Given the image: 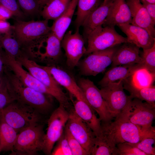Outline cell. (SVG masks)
<instances>
[{
  "label": "cell",
  "mask_w": 155,
  "mask_h": 155,
  "mask_svg": "<svg viewBox=\"0 0 155 155\" xmlns=\"http://www.w3.org/2000/svg\"><path fill=\"white\" fill-rule=\"evenodd\" d=\"M4 71L8 91L15 101L32 107L40 114L50 111L53 106L52 96L25 86L7 67Z\"/></svg>",
  "instance_id": "cell-1"
},
{
  "label": "cell",
  "mask_w": 155,
  "mask_h": 155,
  "mask_svg": "<svg viewBox=\"0 0 155 155\" xmlns=\"http://www.w3.org/2000/svg\"><path fill=\"white\" fill-rule=\"evenodd\" d=\"M114 120L101 122L100 131L116 145L127 142L135 143L147 137L155 136V131L143 129L121 116Z\"/></svg>",
  "instance_id": "cell-2"
},
{
  "label": "cell",
  "mask_w": 155,
  "mask_h": 155,
  "mask_svg": "<svg viewBox=\"0 0 155 155\" xmlns=\"http://www.w3.org/2000/svg\"><path fill=\"white\" fill-rule=\"evenodd\" d=\"M48 21L46 19L28 21L16 20L13 25V34L24 51H29L35 45L45 41L51 32Z\"/></svg>",
  "instance_id": "cell-3"
},
{
  "label": "cell",
  "mask_w": 155,
  "mask_h": 155,
  "mask_svg": "<svg viewBox=\"0 0 155 155\" xmlns=\"http://www.w3.org/2000/svg\"><path fill=\"white\" fill-rule=\"evenodd\" d=\"M3 120L17 132L39 123L40 114L32 107L16 101L10 103L0 112Z\"/></svg>",
  "instance_id": "cell-4"
},
{
  "label": "cell",
  "mask_w": 155,
  "mask_h": 155,
  "mask_svg": "<svg viewBox=\"0 0 155 155\" xmlns=\"http://www.w3.org/2000/svg\"><path fill=\"white\" fill-rule=\"evenodd\" d=\"M45 133L39 123L21 131L18 133L11 155H35L42 151Z\"/></svg>",
  "instance_id": "cell-5"
},
{
  "label": "cell",
  "mask_w": 155,
  "mask_h": 155,
  "mask_svg": "<svg viewBox=\"0 0 155 155\" xmlns=\"http://www.w3.org/2000/svg\"><path fill=\"white\" fill-rule=\"evenodd\" d=\"M88 46L85 55L94 52L104 50L128 42L126 37L118 33L115 27L100 26L93 30L88 36Z\"/></svg>",
  "instance_id": "cell-6"
},
{
  "label": "cell",
  "mask_w": 155,
  "mask_h": 155,
  "mask_svg": "<svg viewBox=\"0 0 155 155\" xmlns=\"http://www.w3.org/2000/svg\"><path fill=\"white\" fill-rule=\"evenodd\" d=\"M16 59L31 74L58 96L60 100L59 104L63 105L65 108L69 106V98L63 92L61 86L42 66L30 59L24 53Z\"/></svg>",
  "instance_id": "cell-7"
},
{
  "label": "cell",
  "mask_w": 155,
  "mask_h": 155,
  "mask_svg": "<svg viewBox=\"0 0 155 155\" xmlns=\"http://www.w3.org/2000/svg\"><path fill=\"white\" fill-rule=\"evenodd\" d=\"M124 90L123 80L110 84L100 90L108 110L114 119L125 111L132 99Z\"/></svg>",
  "instance_id": "cell-8"
},
{
  "label": "cell",
  "mask_w": 155,
  "mask_h": 155,
  "mask_svg": "<svg viewBox=\"0 0 155 155\" xmlns=\"http://www.w3.org/2000/svg\"><path fill=\"white\" fill-rule=\"evenodd\" d=\"M69 117V112L61 104L52 113L48 121L42 150L45 154L51 155L54 145L64 132Z\"/></svg>",
  "instance_id": "cell-9"
},
{
  "label": "cell",
  "mask_w": 155,
  "mask_h": 155,
  "mask_svg": "<svg viewBox=\"0 0 155 155\" xmlns=\"http://www.w3.org/2000/svg\"><path fill=\"white\" fill-rule=\"evenodd\" d=\"M143 129L155 131L152 124L155 118V106L134 98L128 108L120 116Z\"/></svg>",
  "instance_id": "cell-10"
},
{
  "label": "cell",
  "mask_w": 155,
  "mask_h": 155,
  "mask_svg": "<svg viewBox=\"0 0 155 155\" xmlns=\"http://www.w3.org/2000/svg\"><path fill=\"white\" fill-rule=\"evenodd\" d=\"M117 46L88 54L77 65L80 74L85 76H96L104 71L111 64Z\"/></svg>",
  "instance_id": "cell-11"
},
{
  "label": "cell",
  "mask_w": 155,
  "mask_h": 155,
  "mask_svg": "<svg viewBox=\"0 0 155 155\" xmlns=\"http://www.w3.org/2000/svg\"><path fill=\"white\" fill-rule=\"evenodd\" d=\"M77 83L88 103L98 115L101 122H107L114 119L108 110L100 90L93 82L88 79L81 78Z\"/></svg>",
  "instance_id": "cell-12"
},
{
  "label": "cell",
  "mask_w": 155,
  "mask_h": 155,
  "mask_svg": "<svg viewBox=\"0 0 155 155\" xmlns=\"http://www.w3.org/2000/svg\"><path fill=\"white\" fill-rule=\"evenodd\" d=\"M61 45L65 52L67 66L71 69H73L77 66L86 51L85 40L80 33L79 28L76 29L74 33L71 30L65 33L61 41Z\"/></svg>",
  "instance_id": "cell-13"
},
{
  "label": "cell",
  "mask_w": 155,
  "mask_h": 155,
  "mask_svg": "<svg viewBox=\"0 0 155 155\" xmlns=\"http://www.w3.org/2000/svg\"><path fill=\"white\" fill-rule=\"evenodd\" d=\"M5 65L24 84L37 91L52 96L60 103V98L54 92L25 70L22 66L15 59L7 55L5 53Z\"/></svg>",
  "instance_id": "cell-14"
},
{
  "label": "cell",
  "mask_w": 155,
  "mask_h": 155,
  "mask_svg": "<svg viewBox=\"0 0 155 155\" xmlns=\"http://www.w3.org/2000/svg\"><path fill=\"white\" fill-rule=\"evenodd\" d=\"M69 117L66 126L73 136L90 155L95 135L87 124L76 114L73 108L69 111Z\"/></svg>",
  "instance_id": "cell-15"
},
{
  "label": "cell",
  "mask_w": 155,
  "mask_h": 155,
  "mask_svg": "<svg viewBox=\"0 0 155 155\" xmlns=\"http://www.w3.org/2000/svg\"><path fill=\"white\" fill-rule=\"evenodd\" d=\"M42 66L61 86L65 88L76 99L88 102L82 90L69 73L63 69L53 65Z\"/></svg>",
  "instance_id": "cell-16"
},
{
  "label": "cell",
  "mask_w": 155,
  "mask_h": 155,
  "mask_svg": "<svg viewBox=\"0 0 155 155\" xmlns=\"http://www.w3.org/2000/svg\"><path fill=\"white\" fill-rule=\"evenodd\" d=\"M117 26L126 34L128 42L140 48L148 49L155 44V38L142 28L131 24H121Z\"/></svg>",
  "instance_id": "cell-17"
},
{
  "label": "cell",
  "mask_w": 155,
  "mask_h": 155,
  "mask_svg": "<svg viewBox=\"0 0 155 155\" xmlns=\"http://www.w3.org/2000/svg\"><path fill=\"white\" fill-rule=\"evenodd\" d=\"M129 6L132 18L131 24L146 30L155 38V22L148 13L140 0H125Z\"/></svg>",
  "instance_id": "cell-18"
},
{
  "label": "cell",
  "mask_w": 155,
  "mask_h": 155,
  "mask_svg": "<svg viewBox=\"0 0 155 155\" xmlns=\"http://www.w3.org/2000/svg\"><path fill=\"white\" fill-rule=\"evenodd\" d=\"M132 18L125 0H113L103 26H114L123 24H131Z\"/></svg>",
  "instance_id": "cell-19"
},
{
  "label": "cell",
  "mask_w": 155,
  "mask_h": 155,
  "mask_svg": "<svg viewBox=\"0 0 155 155\" xmlns=\"http://www.w3.org/2000/svg\"><path fill=\"white\" fill-rule=\"evenodd\" d=\"M113 0L104 1L102 3L86 18L82 26L83 36L86 40L90 34L97 28L102 26L106 19Z\"/></svg>",
  "instance_id": "cell-20"
},
{
  "label": "cell",
  "mask_w": 155,
  "mask_h": 155,
  "mask_svg": "<svg viewBox=\"0 0 155 155\" xmlns=\"http://www.w3.org/2000/svg\"><path fill=\"white\" fill-rule=\"evenodd\" d=\"M140 48L129 42H125L117 47L113 55L112 66H116L141 64L142 58L139 55Z\"/></svg>",
  "instance_id": "cell-21"
},
{
  "label": "cell",
  "mask_w": 155,
  "mask_h": 155,
  "mask_svg": "<svg viewBox=\"0 0 155 155\" xmlns=\"http://www.w3.org/2000/svg\"><path fill=\"white\" fill-rule=\"evenodd\" d=\"M144 68L141 64L121 65L113 67L107 71L98 84L102 87L110 84L123 80L129 77L135 71L141 68Z\"/></svg>",
  "instance_id": "cell-22"
},
{
  "label": "cell",
  "mask_w": 155,
  "mask_h": 155,
  "mask_svg": "<svg viewBox=\"0 0 155 155\" xmlns=\"http://www.w3.org/2000/svg\"><path fill=\"white\" fill-rule=\"evenodd\" d=\"M73 102V109L76 114L87 124L95 135L99 134L101 129V122L89 103L77 99Z\"/></svg>",
  "instance_id": "cell-23"
},
{
  "label": "cell",
  "mask_w": 155,
  "mask_h": 155,
  "mask_svg": "<svg viewBox=\"0 0 155 155\" xmlns=\"http://www.w3.org/2000/svg\"><path fill=\"white\" fill-rule=\"evenodd\" d=\"M78 0H71L64 13L54 21L51 27V31L61 41L71 22L77 7Z\"/></svg>",
  "instance_id": "cell-24"
},
{
  "label": "cell",
  "mask_w": 155,
  "mask_h": 155,
  "mask_svg": "<svg viewBox=\"0 0 155 155\" xmlns=\"http://www.w3.org/2000/svg\"><path fill=\"white\" fill-rule=\"evenodd\" d=\"M45 42L46 45L45 52L38 54L40 56V60L49 63L57 61L62 54L61 41L51 31L47 36Z\"/></svg>",
  "instance_id": "cell-25"
},
{
  "label": "cell",
  "mask_w": 155,
  "mask_h": 155,
  "mask_svg": "<svg viewBox=\"0 0 155 155\" xmlns=\"http://www.w3.org/2000/svg\"><path fill=\"white\" fill-rule=\"evenodd\" d=\"M91 155H117V146L100 131L95 135L90 151Z\"/></svg>",
  "instance_id": "cell-26"
},
{
  "label": "cell",
  "mask_w": 155,
  "mask_h": 155,
  "mask_svg": "<svg viewBox=\"0 0 155 155\" xmlns=\"http://www.w3.org/2000/svg\"><path fill=\"white\" fill-rule=\"evenodd\" d=\"M71 0H49L40 13L44 19L55 21L61 17L68 8Z\"/></svg>",
  "instance_id": "cell-27"
},
{
  "label": "cell",
  "mask_w": 155,
  "mask_h": 155,
  "mask_svg": "<svg viewBox=\"0 0 155 155\" xmlns=\"http://www.w3.org/2000/svg\"><path fill=\"white\" fill-rule=\"evenodd\" d=\"M18 134L17 131L5 122L0 116V153L12 151Z\"/></svg>",
  "instance_id": "cell-28"
},
{
  "label": "cell",
  "mask_w": 155,
  "mask_h": 155,
  "mask_svg": "<svg viewBox=\"0 0 155 155\" xmlns=\"http://www.w3.org/2000/svg\"><path fill=\"white\" fill-rule=\"evenodd\" d=\"M155 79V74L145 68H141L123 80L137 88H143L153 85Z\"/></svg>",
  "instance_id": "cell-29"
},
{
  "label": "cell",
  "mask_w": 155,
  "mask_h": 155,
  "mask_svg": "<svg viewBox=\"0 0 155 155\" xmlns=\"http://www.w3.org/2000/svg\"><path fill=\"white\" fill-rule=\"evenodd\" d=\"M102 0H78L74 24L79 28L88 16L103 2Z\"/></svg>",
  "instance_id": "cell-30"
},
{
  "label": "cell",
  "mask_w": 155,
  "mask_h": 155,
  "mask_svg": "<svg viewBox=\"0 0 155 155\" xmlns=\"http://www.w3.org/2000/svg\"><path fill=\"white\" fill-rule=\"evenodd\" d=\"M124 89L129 93L132 99L137 98L144 100L150 104L155 106V86L152 85L143 88L135 87L123 80Z\"/></svg>",
  "instance_id": "cell-31"
},
{
  "label": "cell",
  "mask_w": 155,
  "mask_h": 155,
  "mask_svg": "<svg viewBox=\"0 0 155 155\" xmlns=\"http://www.w3.org/2000/svg\"><path fill=\"white\" fill-rule=\"evenodd\" d=\"M0 46L7 55L15 59L24 52L13 36L12 29L7 33L0 35Z\"/></svg>",
  "instance_id": "cell-32"
},
{
  "label": "cell",
  "mask_w": 155,
  "mask_h": 155,
  "mask_svg": "<svg viewBox=\"0 0 155 155\" xmlns=\"http://www.w3.org/2000/svg\"><path fill=\"white\" fill-rule=\"evenodd\" d=\"M25 16H33L40 15L41 11L38 0H16Z\"/></svg>",
  "instance_id": "cell-33"
},
{
  "label": "cell",
  "mask_w": 155,
  "mask_h": 155,
  "mask_svg": "<svg viewBox=\"0 0 155 155\" xmlns=\"http://www.w3.org/2000/svg\"><path fill=\"white\" fill-rule=\"evenodd\" d=\"M141 64L151 72L155 74V44L151 48L143 49Z\"/></svg>",
  "instance_id": "cell-34"
},
{
  "label": "cell",
  "mask_w": 155,
  "mask_h": 155,
  "mask_svg": "<svg viewBox=\"0 0 155 155\" xmlns=\"http://www.w3.org/2000/svg\"><path fill=\"white\" fill-rule=\"evenodd\" d=\"M64 133L70 148L72 155H88L86 151L73 136L66 126Z\"/></svg>",
  "instance_id": "cell-35"
},
{
  "label": "cell",
  "mask_w": 155,
  "mask_h": 155,
  "mask_svg": "<svg viewBox=\"0 0 155 155\" xmlns=\"http://www.w3.org/2000/svg\"><path fill=\"white\" fill-rule=\"evenodd\" d=\"M155 136L145 137L135 143H130L145 153L147 155H155Z\"/></svg>",
  "instance_id": "cell-36"
},
{
  "label": "cell",
  "mask_w": 155,
  "mask_h": 155,
  "mask_svg": "<svg viewBox=\"0 0 155 155\" xmlns=\"http://www.w3.org/2000/svg\"><path fill=\"white\" fill-rule=\"evenodd\" d=\"M56 143L52 151L51 155H72L64 132Z\"/></svg>",
  "instance_id": "cell-37"
},
{
  "label": "cell",
  "mask_w": 155,
  "mask_h": 155,
  "mask_svg": "<svg viewBox=\"0 0 155 155\" xmlns=\"http://www.w3.org/2000/svg\"><path fill=\"white\" fill-rule=\"evenodd\" d=\"M117 155H147L130 143L125 142L117 145Z\"/></svg>",
  "instance_id": "cell-38"
},
{
  "label": "cell",
  "mask_w": 155,
  "mask_h": 155,
  "mask_svg": "<svg viewBox=\"0 0 155 155\" xmlns=\"http://www.w3.org/2000/svg\"><path fill=\"white\" fill-rule=\"evenodd\" d=\"M0 5L5 7L18 19L22 20L25 17L20 9L16 0H0Z\"/></svg>",
  "instance_id": "cell-39"
},
{
  "label": "cell",
  "mask_w": 155,
  "mask_h": 155,
  "mask_svg": "<svg viewBox=\"0 0 155 155\" xmlns=\"http://www.w3.org/2000/svg\"><path fill=\"white\" fill-rule=\"evenodd\" d=\"M14 101L7 89L0 92V112L4 107Z\"/></svg>",
  "instance_id": "cell-40"
},
{
  "label": "cell",
  "mask_w": 155,
  "mask_h": 155,
  "mask_svg": "<svg viewBox=\"0 0 155 155\" xmlns=\"http://www.w3.org/2000/svg\"><path fill=\"white\" fill-rule=\"evenodd\" d=\"M141 3L146 9L153 21L155 22V3H151L145 2Z\"/></svg>",
  "instance_id": "cell-41"
},
{
  "label": "cell",
  "mask_w": 155,
  "mask_h": 155,
  "mask_svg": "<svg viewBox=\"0 0 155 155\" xmlns=\"http://www.w3.org/2000/svg\"><path fill=\"white\" fill-rule=\"evenodd\" d=\"M13 26L7 21L0 20V35L6 34L12 29Z\"/></svg>",
  "instance_id": "cell-42"
},
{
  "label": "cell",
  "mask_w": 155,
  "mask_h": 155,
  "mask_svg": "<svg viewBox=\"0 0 155 155\" xmlns=\"http://www.w3.org/2000/svg\"><path fill=\"white\" fill-rule=\"evenodd\" d=\"M13 16L12 13L3 6L0 5V20L6 21Z\"/></svg>",
  "instance_id": "cell-43"
},
{
  "label": "cell",
  "mask_w": 155,
  "mask_h": 155,
  "mask_svg": "<svg viewBox=\"0 0 155 155\" xmlns=\"http://www.w3.org/2000/svg\"><path fill=\"white\" fill-rule=\"evenodd\" d=\"M7 89L6 78L3 71L0 73V92Z\"/></svg>",
  "instance_id": "cell-44"
},
{
  "label": "cell",
  "mask_w": 155,
  "mask_h": 155,
  "mask_svg": "<svg viewBox=\"0 0 155 155\" xmlns=\"http://www.w3.org/2000/svg\"><path fill=\"white\" fill-rule=\"evenodd\" d=\"M5 52L0 46V73L3 71L5 65Z\"/></svg>",
  "instance_id": "cell-45"
},
{
  "label": "cell",
  "mask_w": 155,
  "mask_h": 155,
  "mask_svg": "<svg viewBox=\"0 0 155 155\" xmlns=\"http://www.w3.org/2000/svg\"><path fill=\"white\" fill-rule=\"evenodd\" d=\"M49 0H38L40 9Z\"/></svg>",
  "instance_id": "cell-46"
},
{
  "label": "cell",
  "mask_w": 155,
  "mask_h": 155,
  "mask_svg": "<svg viewBox=\"0 0 155 155\" xmlns=\"http://www.w3.org/2000/svg\"><path fill=\"white\" fill-rule=\"evenodd\" d=\"M141 2H145L151 3H155V0H140Z\"/></svg>",
  "instance_id": "cell-47"
},
{
  "label": "cell",
  "mask_w": 155,
  "mask_h": 155,
  "mask_svg": "<svg viewBox=\"0 0 155 155\" xmlns=\"http://www.w3.org/2000/svg\"><path fill=\"white\" fill-rule=\"evenodd\" d=\"M109 0H104V1H109Z\"/></svg>",
  "instance_id": "cell-48"
},
{
  "label": "cell",
  "mask_w": 155,
  "mask_h": 155,
  "mask_svg": "<svg viewBox=\"0 0 155 155\" xmlns=\"http://www.w3.org/2000/svg\"></svg>",
  "instance_id": "cell-49"
}]
</instances>
